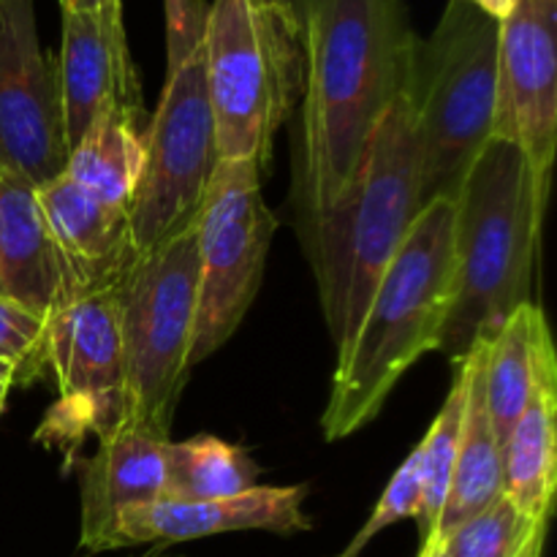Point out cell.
<instances>
[{
  "instance_id": "cell-8",
  "label": "cell",
  "mask_w": 557,
  "mask_h": 557,
  "mask_svg": "<svg viewBox=\"0 0 557 557\" xmlns=\"http://www.w3.org/2000/svg\"><path fill=\"white\" fill-rule=\"evenodd\" d=\"M275 228L259 163L218 161L196 218L199 283L188 368L212 357L253 308Z\"/></svg>"
},
{
  "instance_id": "cell-15",
  "label": "cell",
  "mask_w": 557,
  "mask_h": 557,
  "mask_svg": "<svg viewBox=\"0 0 557 557\" xmlns=\"http://www.w3.org/2000/svg\"><path fill=\"white\" fill-rule=\"evenodd\" d=\"M63 41L58 54V92L69 152L112 107L141 109L139 76L131 49L117 47L90 14L60 11Z\"/></svg>"
},
{
  "instance_id": "cell-13",
  "label": "cell",
  "mask_w": 557,
  "mask_h": 557,
  "mask_svg": "<svg viewBox=\"0 0 557 557\" xmlns=\"http://www.w3.org/2000/svg\"><path fill=\"white\" fill-rule=\"evenodd\" d=\"M308 484L292 487H256L239 495L215 500H156L147 506H131L120 511L109 533V549L136 547V544H180L194 539L221 536L237 531H267L292 536L313 528L308 511Z\"/></svg>"
},
{
  "instance_id": "cell-14",
  "label": "cell",
  "mask_w": 557,
  "mask_h": 557,
  "mask_svg": "<svg viewBox=\"0 0 557 557\" xmlns=\"http://www.w3.org/2000/svg\"><path fill=\"white\" fill-rule=\"evenodd\" d=\"M36 190L49 232L69 270L74 299L117 288L125 272L139 259L131 243L128 210L98 199L69 174H58Z\"/></svg>"
},
{
  "instance_id": "cell-19",
  "label": "cell",
  "mask_w": 557,
  "mask_h": 557,
  "mask_svg": "<svg viewBox=\"0 0 557 557\" xmlns=\"http://www.w3.org/2000/svg\"><path fill=\"white\" fill-rule=\"evenodd\" d=\"M487 343H476L462 362L468 368L466 408H462L460 446H457L455 473L441 511L438 528L430 542L441 544L455 528L476 517L490 504L504 495V446L490 419L484 400V362H487Z\"/></svg>"
},
{
  "instance_id": "cell-6",
  "label": "cell",
  "mask_w": 557,
  "mask_h": 557,
  "mask_svg": "<svg viewBox=\"0 0 557 557\" xmlns=\"http://www.w3.org/2000/svg\"><path fill=\"white\" fill-rule=\"evenodd\" d=\"M500 22L466 0H449L419 38L408 76L422 205L455 199L462 177L493 139Z\"/></svg>"
},
{
  "instance_id": "cell-11",
  "label": "cell",
  "mask_w": 557,
  "mask_h": 557,
  "mask_svg": "<svg viewBox=\"0 0 557 557\" xmlns=\"http://www.w3.org/2000/svg\"><path fill=\"white\" fill-rule=\"evenodd\" d=\"M65 161L58 60L41 47L36 0H0V172L38 188Z\"/></svg>"
},
{
  "instance_id": "cell-24",
  "label": "cell",
  "mask_w": 557,
  "mask_h": 557,
  "mask_svg": "<svg viewBox=\"0 0 557 557\" xmlns=\"http://www.w3.org/2000/svg\"><path fill=\"white\" fill-rule=\"evenodd\" d=\"M539 522L525 520L506 495L441 542L446 557H515Z\"/></svg>"
},
{
  "instance_id": "cell-20",
  "label": "cell",
  "mask_w": 557,
  "mask_h": 557,
  "mask_svg": "<svg viewBox=\"0 0 557 557\" xmlns=\"http://www.w3.org/2000/svg\"><path fill=\"white\" fill-rule=\"evenodd\" d=\"M557 487V384L539 386L504 441V495L531 522H549Z\"/></svg>"
},
{
  "instance_id": "cell-33",
  "label": "cell",
  "mask_w": 557,
  "mask_h": 557,
  "mask_svg": "<svg viewBox=\"0 0 557 557\" xmlns=\"http://www.w3.org/2000/svg\"><path fill=\"white\" fill-rule=\"evenodd\" d=\"M433 553H435V542H428L422 544V553H419V557H433Z\"/></svg>"
},
{
  "instance_id": "cell-28",
  "label": "cell",
  "mask_w": 557,
  "mask_h": 557,
  "mask_svg": "<svg viewBox=\"0 0 557 557\" xmlns=\"http://www.w3.org/2000/svg\"><path fill=\"white\" fill-rule=\"evenodd\" d=\"M60 11H76V14L96 16L117 47L131 49L128 36H125L123 0H60Z\"/></svg>"
},
{
  "instance_id": "cell-32",
  "label": "cell",
  "mask_w": 557,
  "mask_h": 557,
  "mask_svg": "<svg viewBox=\"0 0 557 557\" xmlns=\"http://www.w3.org/2000/svg\"><path fill=\"white\" fill-rule=\"evenodd\" d=\"M14 389V384H11V379L5 373H0V413L5 411V400H9V392Z\"/></svg>"
},
{
  "instance_id": "cell-12",
  "label": "cell",
  "mask_w": 557,
  "mask_h": 557,
  "mask_svg": "<svg viewBox=\"0 0 557 557\" xmlns=\"http://www.w3.org/2000/svg\"><path fill=\"white\" fill-rule=\"evenodd\" d=\"M495 139L520 147L549 196L557 147V0H520L498 30Z\"/></svg>"
},
{
  "instance_id": "cell-16",
  "label": "cell",
  "mask_w": 557,
  "mask_h": 557,
  "mask_svg": "<svg viewBox=\"0 0 557 557\" xmlns=\"http://www.w3.org/2000/svg\"><path fill=\"white\" fill-rule=\"evenodd\" d=\"M169 441L120 428L79 462V547L107 553L120 511L161 500Z\"/></svg>"
},
{
  "instance_id": "cell-3",
  "label": "cell",
  "mask_w": 557,
  "mask_h": 557,
  "mask_svg": "<svg viewBox=\"0 0 557 557\" xmlns=\"http://www.w3.org/2000/svg\"><path fill=\"white\" fill-rule=\"evenodd\" d=\"M544 207L520 147L493 136L455 194V297L435 348L455 368L533 302Z\"/></svg>"
},
{
  "instance_id": "cell-25",
  "label": "cell",
  "mask_w": 557,
  "mask_h": 557,
  "mask_svg": "<svg viewBox=\"0 0 557 557\" xmlns=\"http://www.w3.org/2000/svg\"><path fill=\"white\" fill-rule=\"evenodd\" d=\"M49 319L0 294V373L14 386H30L47 375Z\"/></svg>"
},
{
  "instance_id": "cell-26",
  "label": "cell",
  "mask_w": 557,
  "mask_h": 557,
  "mask_svg": "<svg viewBox=\"0 0 557 557\" xmlns=\"http://www.w3.org/2000/svg\"><path fill=\"white\" fill-rule=\"evenodd\" d=\"M419 498H422V455H419L417 446V449L406 457V462L397 468L395 476L389 479V484H386L384 495H381V500L375 504L368 522L359 528V533L348 542V547L335 557H359L368 549V544L373 542L379 533H384L386 528H392L400 520H417Z\"/></svg>"
},
{
  "instance_id": "cell-30",
  "label": "cell",
  "mask_w": 557,
  "mask_h": 557,
  "mask_svg": "<svg viewBox=\"0 0 557 557\" xmlns=\"http://www.w3.org/2000/svg\"><path fill=\"white\" fill-rule=\"evenodd\" d=\"M544 536H547V522H539L531 531V536L525 539L522 549L515 557H542L544 553Z\"/></svg>"
},
{
  "instance_id": "cell-23",
  "label": "cell",
  "mask_w": 557,
  "mask_h": 557,
  "mask_svg": "<svg viewBox=\"0 0 557 557\" xmlns=\"http://www.w3.org/2000/svg\"><path fill=\"white\" fill-rule=\"evenodd\" d=\"M468 392V368L460 362L455 368V381H451L449 397L441 406L438 417L430 424L428 435L419 444L422 455V498H419L417 525L422 544H428L435 536L441 511H444L446 495L451 487V473H455L457 446H460V424L462 408H466Z\"/></svg>"
},
{
  "instance_id": "cell-31",
  "label": "cell",
  "mask_w": 557,
  "mask_h": 557,
  "mask_svg": "<svg viewBox=\"0 0 557 557\" xmlns=\"http://www.w3.org/2000/svg\"><path fill=\"white\" fill-rule=\"evenodd\" d=\"M259 3H270V5H277V9H286L288 14H294L299 20V14H302V0H259Z\"/></svg>"
},
{
  "instance_id": "cell-1",
  "label": "cell",
  "mask_w": 557,
  "mask_h": 557,
  "mask_svg": "<svg viewBox=\"0 0 557 557\" xmlns=\"http://www.w3.org/2000/svg\"><path fill=\"white\" fill-rule=\"evenodd\" d=\"M305 87L292 134L297 226L335 205L406 90L419 36L406 0H302Z\"/></svg>"
},
{
  "instance_id": "cell-35",
  "label": "cell",
  "mask_w": 557,
  "mask_h": 557,
  "mask_svg": "<svg viewBox=\"0 0 557 557\" xmlns=\"http://www.w3.org/2000/svg\"><path fill=\"white\" fill-rule=\"evenodd\" d=\"M433 557H446L444 549H441V544H435V553H433Z\"/></svg>"
},
{
  "instance_id": "cell-34",
  "label": "cell",
  "mask_w": 557,
  "mask_h": 557,
  "mask_svg": "<svg viewBox=\"0 0 557 557\" xmlns=\"http://www.w3.org/2000/svg\"><path fill=\"white\" fill-rule=\"evenodd\" d=\"M139 557H183V555H166L161 547H156V549H152V553H145V555H139Z\"/></svg>"
},
{
  "instance_id": "cell-21",
  "label": "cell",
  "mask_w": 557,
  "mask_h": 557,
  "mask_svg": "<svg viewBox=\"0 0 557 557\" xmlns=\"http://www.w3.org/2000/svg\"><path fill=\"white\" fill-rule=\"evenodd\" d=\"M145 109L117 103L87 128L69 152L63 174L98 199L128 210L145 163Z\"/></svg>"
},
{
  "instance_id": "cell-22",
  "label": "cell",
  "mask_w": 557,
  "mask_h": 557,
  "mask_svg": "<svg viewBox=\"0 0 557 557\" xmlns=\"http://www.w3.org/2000/svg\"><path fill=\"white\" fill-rule=\"evenodd\" d=\"M259 466L243 446L210 433L166 444V479L161 500H215L256 487Z\"/></svg>"
},
{
  "instance_id": "cell-5",
  "label": "cell",
  "mask_w": 557,
  "mask_h": 557,
  "mask_svg": "<svg viewBox=\"0 0 557 557\" xmlns=\"http://www.w3.org/2000/svg\"><path fill=\"white\" fill-rule=\"evenodd\" d=\"M201 63L218 158L264 169L272 139L302 98V25L286 9L259 0H212Z\"/></svg>"
},
{
  "instance_id": "cell-4",
  "label": "cell",
  "mask_w": 557,
  "mask_h": 557,
  "mask_svg": "<svg viewBox=\"0 0 557 557\" xmlns=\"http://www.w3.org/2000/svg\"><path fill=\"white\" fill-rule=\"evenodd\" d=\"M422 210L406 85L375 128L341 199L299 228L337 354L351 343L381 272Z\"/></svg>"
},
{
  "instance_id": "cell-2",
  "label": "cell",
  "mask_w": 557,
  "mask_h": 557,
  "mask_svg": "<svg viewBox=\"0 0 557 557\" xmlns=\"http://www.w3.org/2000/svg\"><path fill=\"white\" fill-rule=\"evenodd\" d=\"M455 297V199L424 205L375 283L351 343L337 354L321 413L326 441L373 422L397 381L435 351Z\"/></svg>"
},
{
  "instance_id": "cell-29",
  "label": "cell",
  "mask_w": 557,
  "mask_h": 557,
  "mask_svg": "<svg viewBox=\"0 0 557 557\" xmlns=\"http://www.w3.org/2000/svg\"><path fill=\"white\" fill-rule=\"evenodd\" d=\"M466 3L476 5L479 11H484V14L500 22V20H506L511 11H515V5L520 3V0H466Z\"/></svg>"
},
{
  "instance_id": "cell-9",
  "label": "cell",
  "mask_w": 557,
  "mask_h": 557,
  "mask_svg": "<svg viewBox=\"0 0 557 557\" xmlns=\"http://www.w3.org/2000/svg\"><path fill=\"white\" fill-rule=\"evenodd\" d=\"M218 161L199 47L169 71L161 101L147 117L145 163L128 207L136 253H150L194 226Z\"/></svg>"
},
{
  "instance_id": "cell-27",
  "label": "cell",
  "mask_w": 557,
  "mask_h": 557,
  "mask_svg": "<svg viewBox=\"0 0 557 557\" xmlns=\"http://www.w3.org/2000/svg\"><path fill=\"white\" fill-rule=\"evenodd\" d=\"M207 0H163L166 16V74L201 47Z\"/></svg>"
},
{
  "instance_id": "cell-10",
  "label": "cell",
  "mask_w": 557,
  "mask_h": 557,
  "mask_svg": "<svg viewBox=\"0 0 557 557\" xmlns=\"http://www.w3.org/2000/svg\"><path fill=\"white\" fill-rule=\"evenodd\" d=\"M47 373L58 400L36 441L74 455L87 435L101 441L123 428V341L114 288L87 294L49 315Z\"/></svg>"
},
{
  "instance_id": "cell-7",
  "label": "cell",
  "mask_w": 557,
  "mask_h": 557,
  "mask_svg": "<svg viewBox=\"0 0 557 557\" xmlns=\"http://www.w3.org/2000/svg\"><path fill=\"white\" fill-rule=\"evenodd\" d=\"M196 223L141 253L114 288L123 341V428L169 441L190 368L196 321Z\"/></svg>"
},
{
  "instance_id": "cell-17",
  "label": "cell",
  "mask_w": 557,
  "mask_h": 557,
  "mask_svg": "<svg viewBox=\"0 0 557 557\" xmlns=\"http://www.w3.org/2000/svg\"><path fill=\"white\" fill-rule=\"evenodd\" d=\"M0 294L49 319L74 302L36 185L0 172Z\"/></svg>"
},
{
  "instance_id": "cell-18",
  "label": "cell",
  "mask_w": 557,
  "mask_h": 557,
  "mask_svg": "<svg viewBox=\"0 0 557 557\" xmlns=\"http://www.w3.org/2000/svg\"><path fill=\"white\" fill-rule=\"evenodd\" d=\"M557 384V359L544 310L528 302L495 332L484 362V400L500 446L539 386Z\"/></svg>"
}]
</instances>
